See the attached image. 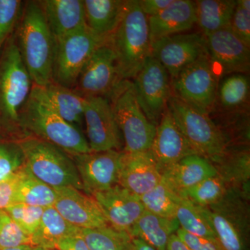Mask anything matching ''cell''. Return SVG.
Segmentation results:
<instances>
[{"label": "cell", "mask_w": 250, "mask_h": 250, "mask_svg": "<svg viewBox=\"0 0 250 250\" xmlns=\"http://www.w3.org/2000/svg\"><path fill=\"white\" fill-rule=\"evenodd\" d=\"M14 36L33 84L53 82L55 41L37 1H24Z\"/></svg>", "instance_id": "1"}, {"label": "cell", "mask_w": 250, "mask_h": 250, "mask_svg": "<svg viewBox=\"0 0 250 250\" xmlns=\"http://www.w3.org/2000/svg\"><path fill=\"white\" fill-rule=\"evenodd\" d=\"M32 88L14 33L0 53V139L21 141L27 137L21 116Z\"/></svg>", "instance_id": "2"}, {"label": "cell", "mask_w": 250, "mask_h": 250, "mask_svg": "<svg viewBox=\"0 0 250 250\" xmlns=\"http://www.w3.org/2000/svg\"><path fill=\"white\" fill-rule=\"evenodd\" d=\"M108 43L116 57L121 80H133L151 55L149 24L139 0H126L121 22Z\"/></svg>", "instance_id": "3"}, {"label": "cell", "mask_w": 250, "mask_h": 250, "mask_svg": "<svg viewBox=\"0 0 250 250\" xmlns=\"http://www.w3.org/2000/svg\"><path fill=\"white\" fill-rule=\"evenodd\" d=\"M21 125L27 137L50 143L68 154L91 152L82 131L62 119L32 90L21 113Z\"/></svg>", "instance_id": "4"}, {"label": "cell", "mask_w": 250, "mask_h": 250, "mask_svg": "<svg viewBox=\"0 0 250 250\" xmlns=\"http://www.w3.org/2000/svg\"><path fill=\"white\" fill-rule=\"evenodd\" d=\"M25 157V167L34 177L53 188H73L83 191L75 163L60 148L36 139L19 141Z\"/></svg>", "instance_id": "5"}, {"label": "cell", "mask_w": 250, "mask_h": 250, "mask_svg": "<svg viewBox=\"0 0 250 250\" xmlns=\"http://www.w3.org/2000/svg\"><path fill=\"white\" fill-rule=\"evenodd\" d=\"M125 141L124 152L149 150L156 126L148 121L140 106L132 80H121L107 98Z\"/></svg>", "instance_id": "6"}, {"label": "cell", "mask_w": 250, "mask_h": 250, "mask_svg": "<svg viewBox=\"0 0 250 250\" xmlns=\"http://www.w3.org/2000/svg\"><path fill=\"white\" fill-rule=\"evenodd\" d=\"M167 108L197 155L209 161L223 159L226 150L225 139L208 113L192 108L172 94Z\"/></svg>", "instance_id": "7"}, {"label": "cell", "mask_w": 250, "mask_h": 250, "mask_svg": "<svg viewBox=\"0 0 250 250\" xmlns=\"http://www.w3.org/2000/svg\"><path fill=\"white\" fill-rule=\"evenodd\" d=\"M108 39L96 35L85 26L54 40L53 82L73 89L85 64L95 51Z\"/></svg>", "instance_id": "8"}, {"label": "cell", "mask_w": 250, "mask_h": 250, "mask_svg": "<svg viewBox=\"0 0 250 250\" xmlns=\"http://www.w3.org/2000/svg\"><path fill=\"white\" fill-rule=\"evenodd\" d=\"M218 85V71L208 54L186 67L170 82L172 95L208 114L216 100Z\"/></svg>", "instance_id": "9"}, {"label": "cell", "mask_w": 250, "mask_h": 250, "mask_svg": "<svg viewBox=\"0 0 250 250\" xmlns=\"http://www.w3.org/2000/svg\"><path fill=\"white\" fill-rule=\"evenodd\" d=\"M169 77L165 67L150 55L132 80L141 109L156 126L167 108L171 95Z\"/></svg>", "instance_id": "10"}, {"label": "cell", "mask_w": 250, "mask_h": 250, "mask_svg": "<svg viewBox=\"0 0 250 250\" xmlns=\"http://www.w3.org/2000/svg\"><path fill=\"white\" fill-rule=\"evenodd\" d=\"M207 53L205 36L182 33L151 42V55L163 65L171 80Z\"/></svg>", "instance_id": "11"}, {"label": "cell", "mask_w": 250, "mask_h": 250, "mask_svg": "<svg viewBox=\"0 0 250 250\" xmlns=\"http://www.w3.org/2000/svg\"><path fill=\"white\" fill-rule=\"evenodd\" d=\"M121 81L116 55L107 41L95 51L85 64L73 90L83 98H108Z\"/></svg>", "instance_id": "12"}, {"label": "cell", "mask_w": 250, "mask_h": 250, "mask_svg": "<svg viewBox=\"0 0 250 250\" xmlns=\"http://www.w3.org/2000/svg\"><path fill=\"white\" fill-rule=\"evenodd\" d=\"M84 98L83 121L90 150L93 152L118 150L122 146V135L108 99Z\"/></svg>", "instance_id": "13"}, {"label": "cell", "mask_w": 250, "mask_h": 250, "mask_svg": "<svg viewBox=\"0 0 250 250\" xmlns=\"http://www.w3.org/2000/svg\"><path fill=\"white\" fill-rule=\"evenodd\" d=\"M123 153L113 149L69 154L76 166L83 192L92 195L118 185Z\"/></svg>", "instance_id": "14"}, {"label": "cell", "mask_w": 250, "mask_h": 250, "mask_svg": "<svg viewBox=\"0 0 250 250\" xmlns=\"http://www.w3.org/2000/svg\"><path fill=\"white\" fill-rule=\"evenodd\" d=\"M204 36L208 57L220 72L231 75L249 71L250 47L231 28H224Z\"/></svg>", "instance_id": "15"}, {"label": "cell", "mask_w": 250, "mask_h": 250, "mask_svg": "<svg viewBox=\"0 0 250 250\" xmlns=\"http://www.w3.org/2000/svg\"><path fill=\"white\" fill-rule=\"evenodd\" d=\"M90 196L98 203L108 226L117 231L129 233L145 210L139 195L118 184Z\"/></svg>", "instance_id": "16"}, {"label": "cell", "mask_w": 250, "mask_h": 250, "mask_svg": "<svg viewBox=\"0 0 250 250\" xmlns=\"http://www.w3.org/2000/svg\"><path fill=\"white\" fill-rule=\"evenodd\" d=\"M53 207L62 218L80 229L108 227V223L95 199L73 188H56Z\"/></svg>", "instance_id": "17"}, {"label": "cell", "mask_w": 250, "mask_h": 250, "mask_svg": "<svg viewBox=\"0 0 250 250\" xmlns=\"http://www.w3.org/2000/svg\"><path fill=\"white\" fill-rule=\"evenodd\" d=\"M149 151L161 172L187 156L197 155L179 129L167 106L156 126Z\"/></svg>", "instance_id": "18"}, {"label": "cell", "mask_w": 250, "mask_h": 250, "mask_svg": "<svg viewBox=\"0 0 250 250\" xmlns=\"http://www.w3.org/2000/svg\"><path fill=\"white\" fill-rule=\"evenodd\" d=\"M118 185L141 196L161 182L162 174L150 151H123Z\"/></svg>", "instance_id": "19"}, {"label": "cell", "mask_w": 250, "mask_h": 250, "mask_svg": "<svg viewBox=\"0 0 250 250\" xmlns=\"http://www.w3.org/2000/svg\"><path fill=\"white\" fill-rule=\"evenodd\" d=\"M151 42L190 30L196 24L195 1L173 0L159 14L147 18Z\"/></svg>", "instance_id": "20"}, {"label": "cell", "mask_w": 250, "mask_h": 250, "mask_svg": "<svg viewBox=\"0 0 250 250\" xmlns=\"http://www.w3.org/2000/svg\"><path fill=\"white\" fill-rule=\"evenodd\" d=\"M40 6L54 40L85 27L83 0H41Z\"/></svg>", "instance_id": "21"}, {"label": "cell", "mask_w": 250, "mask_h": 250, "mask_svg": "<svg viewBox=\"0 0 250 250\" xmlns=\"http://www.w3.org/2000/svg\"><path fill=\"white\" fill-rule=\"evenodd\" d=\"M32 91L62 119L78 129L82 126L85 100L75 90L52 82L44 86L33 84Z\"/></svg>", "instance_id": "22"}, {"label": "cell", "mask_w": 250, "mask_h": 250, "mask_svg": "<svg viewBox=\"0 0 250 250\" xmlns=\"http://www.w3.org/2000/svg\"><path fill=\"white\" fill-rule=\"evenodd\" d=\"M218 173L209 160L190 155L162 170V179L177 194Z\"/></svg>", "instance_id": "23"}, {"label": "cell", "mask_w": 250, "mask_h": 250, "mask_svg": "<svg viewBox=\"0 0 250 250\" xmlns=\"http://www.w3.org/2000/svg\"><path fill=\"white\" fill-rule=\"evenodd\" d=\"M126 0H83L86 27L108 39L121 22Z\"/></svg>", "instance_id": "24"}, {"label": "cell", "mask_w": 250, "mask_h": 250, "mask_svg": "<svg viewBox=\"0 0 250 250\" xmlns=\"http://www.w3.org/2000/svg\"><path fill=\"white\" fill-rule=\"evenodd\" d=\"M179 228L175 218H164L145 210L128 233L132 238L146 242L156 250H166L170 237Z\"/></svg>", "instance_id": "25"}, {"label": "cell", "mask_w": 250, "mask_h": 250, "mask_svg": "<svg viewBox=\"0 0 250 250\" xmlns=\"http://www.w3.org/2000/svg\"><path fill=\"white\" fill-rule=\"evenodd\" d=\"M195 4L196 24L206 36L229 27L236 1L198 0Z\"/></svg>", "instance_id": "26"}, {"label": "cell", "mask_w": 250, "mask_h": 250, "mask_svg": "<svg viewBox=\"0 0 250 250\" xmlns=\"http://www.w3.org/2000/svg\"><path fill=\"white\" fill-rule=\"evenodd\" d=\"M67 222L53 207L44 208L41 224L32 237L33 246H39L46 250L55 249L58 242L67 236L80 232Z\"/></svg>", "instance_id": "27"}, {"label": "cell", "mask_w": 250, "mask_h": 250, "mask_svg": "<svg viewBox=\"0 0 250 250\" xmlns=\"http://www.w3.org/2000/svg\"><path fill=\"white\" fill-rule=\"evenodd\" d=\"M55 189L34 177L24 167L18 174L15 205L35 206L47 208L53 207L57 199Z\"/></svg>", "instance_id": "28"}, {"label": "cell", "mask_w": 250, "mask_h": 250, "mask_svg": "<svg viewBox=\"0 0 250 250\" xmlns=\"http://www.w3.org/2000/svg\"><path fill=\"white\" fill-rule=\"evenodd\" d=\"M201 208L224 250H246L241 228L233 217L223 210Z\"/></svg>", "instance_id": "29"}, {"label": "cell", "mask_w": 250, "mask_h": 250, "mask_svg": "<svg viewBox=\"0 0 250 250\" xmlns=\"http://www.w3.org/2000/svg\"><path fill=\"white\" fill-rule=\"evenodd\" d=\"M175 218L178 221L179 228L195 236L217 239L209 222L202 213L201 207L187 199L182 197L179 198Z\"/></svg>", "instance_id": "30"}, {"label": "cell", "mask_w": 250, "mask_h": 250, "mask_svg": "<svg viewBox=\"0 0 250 250\" xmlns=\"http://www.w3.org/2000/svg\"><path fill=\"white\" fill-rule=\"evenodd\" d=\"M145 210L164 218H175L180 196L164 179L149 192L139 196Z\"/></svg>", "instance_id": "31"}, {"label": "cell", "mask_w": 250, "mask_h": 250, "mask_svg": "<svg viewBox=\"0 0 250 250\" xmlns=\"http://www.w3.org/2000/svg\"><path fill=\"white\" fill-rule=\"evenodd\" d=\"M90 250H133L129 233L117 231L111 227L81 229Z\"/></svg>", "instance_id": "32"}, {"label": "cell", "mask_w": 250, "mask_h": 250, "mask_svg": "<svg viewBox=\"0 0 250 250\" xmlns=\"http://www.w3.org/2000/svg\"><path fill=\"white\" fill-rule=\"evenodd\" d=\"M225 183L220 173L208 177L200 183L179 194V196L202 208H209L223 198Z\"/></svg>", "instance_id": "33"}, {"label": "cell", "mask_w": 250, "mask_h": 250, "mask_svg": "<svg viewBox=\"0 0 250 250\" xmlns=\"http://www.w3.org/2000/svg\"><path fill=\"white\" fill-rule=\"evenodd\" d=\"M250 93V81L246 74H231L221 82L217 92L224 108H236L248 100Z\"/></svg>", "instance_id": "34"}, {"label": "cell", "mask_w": 250, "mask_h": 250, "mask_svg": "<svg viewBox=\"0 0 250 250\" xmlns=\"http://www.w3.org/2000/svg\"><path fill=\"white\" fill-rule=\"evenodd\" d=\"M25 167L19 141L0 139V182L12 177Z\"/></svg>", "instance_id": "35"}, {"label": "cell", "mask_w": 250, "mask_h": 250, "mask_svg": "<svg viewBox=\"0 0 250 250\" xmlns=\"http://www.w3.org/2000/svg\"><path fill=\"white\" fill-rule=\"evenodd\" d=\"M33 246L32 238L5 210H0V250Z\"/></svg>", "instance_id": "36"}, {"label": "cell", "mask_w": 250, "mask_h": 250, "mask_svg": "<svg viewBox=\"0 0 250 250\" xmlns=\"http://www.w3.org/2000/svg\"><path fill=\"white\" fill-rule=\"evenodd\" d=\"M4 210L18 224V226L32 238L40 225L44 208L16 204Z\"/></svg>", "instance_id": "37"}, {"label": "cell", "mask_w": 250, "mask_h": 250, "mask_svg": "<svg viewBox=\"0 0 250 250\" xmlns=\"http://www.w3.org/2000/svg\"><path fill=\"white\" fill-rule=\"evenodd\" d=\"M23 4L21 0H0V53L16 30Z\"/></svg>", "instance_id": "38"}, {"label": "cell", "mask_w": 250, "mask_h": 250, "mask_svg": "<svg viewBox=\"0 0 250 250\" xmlns=\"http://www.w3.org/2000/svg\"><path fill=\"white\" fill-rule=\"evenodd\" d=\"M229 27L238 38L250 47V10L237 4Z\"/></svg>", "instance_id": "39"}, {"label": "cell", "mask_w": 250, "mask_h": 250, "mask_svg": "<svg viewBox=\"0 0 250 250\" xmlns=\"http://www.w3.org/2000/svg\"><path fill=\"white\" fill-rule=\"evenodd\" d=\"M176 235L190 250H224L217 239L195 236L180 228Z\"/></svg>", "instance_id": "40"}, {"label": "cell", "mask_w": 250, "mask_h": 250, "mask_svg": "<svg viewBox=\"0 0 250 250\" xmlns=\"http://www.w3.org/2000/svg\"><path fill=\"white\" fill-rule=\"evenodd\" d=\"M18 173L19 172L11 178L0 182V210H6L15 205Z\"/></svg>", "instance_id": "41"}, {"label": "cell", "mask_w": 250, "mask_h": 250, "mask_svg": "<svg viewBox=\"0 0 250 250\" xmlns=\"http://www.w3.org/2000/svg\"><path fill=\"white\" fill-rule=\"evenodd\" d=\"M56 250H90L82 236V233L67 236L60 240L55 248Z\"/></svg>", "instance_id": "42"}, {"label": "cell", "mask_w": 250, "mask_h": 250, "mask_svg": "<svg viewBox=\"0 0 250 250\" xmlns=\"http://www.w3.org/2000/svg\"><path fill=\"white\" fill-rule=\"evenodd\" d=\"M173 0H139L141 9L147 18L159 14Z\"/></svg>", "instance_id": "43"}, {"label": "cell", "mask_w": 250, "mask_h": 250, "mask_svg": "<svg viewBox=\"0 0 250 250\" xmlns=\"http://www.w3.org/2000/svg\"><path fill=\"white\" fill-rule=\"evenodd\" d=\"M166 250H190L183 243L182 240L179 239L177 235L174 234L170 237L167 243Z\"/></svg>", "instance_id": "44"}, {"label": "cell", "mask_w": 250, "mask_h": 250, "mask_svg": "<svg viewBox=\"0 0 250 250\" xmlns=\"http://www.w3.org/2000/svg\"><path fill=\"white\" fill-rule=\"evenodd\" d=\"M131 241H132L133 250H156L152 247L147 244L146 242L139 238L131 237Z\"/></svg>", "instance_id": "45"}, {"label": "cell", "mask_w": 250, "mask_h": 250, "mask_svg": "<svg viewBox=\"0 0 250 250\" xmlns=\"http://www.w3.org/2000/svg\"><path fill=\"white\" fill-rule=\"evenodd\" d=\"M31 246H22L20 247V248H14V249H7V250H29L30 249Z\"/></svg>", "instance_id": "46"}, {"label": "cell", "mask_w": 250, "mask_h": 250, "mask_svg": "<svg viewBox=\"0 0 250 250\" xmlns=\"http://www.w3.org/2000/svg\"><path fill=\"white\" fill-rule=\"evenodd\" d=\"M29 250H48L44 249V248H41V247L39 246H31L30 249Z\"/></svg>", "instance_id": "47"}, {"label": "cell", "mask_w": 250, "mask_h": 250, "mask_svg": "<svg viewBox=\"0 0 250 250\" xmlns=\"http://www.w3.org/2000/svg\"><path fill=\"white\" fill-rule=\"evenodd\" d=\"M56 250L55 249H53V250Z\"/></svg>", "instance_id": "48"}]
</instances>
